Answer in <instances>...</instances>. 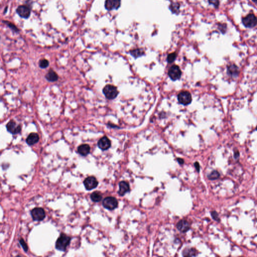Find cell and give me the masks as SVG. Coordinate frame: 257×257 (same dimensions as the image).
<instances>
[{"mask_svg":"<svg viewBox=\"0 0 257 257\" xmlns=\"http://www.w3.org/2000/svg\"><path fill=\"white\" fill-rule=\"evenodd\" d=\"M70 241L71 238L70 237L66 235L65 234L62 233L56 242V249L60 251H65L67 247L69 245Z\"/></svg>","mask_w":257,"mask_h":257,"instance_id":"6da1fadb","label":"cell"},{"mask_svg":"<svg viewBox=\"0 0 257 257\" xmlns=\"http://www.w3.org/2000/svg\"><path fill=\"white\" fill-rule=\"evenodd\" d=\"M102 92L105 95V98L108 99L115 98L118 94L117 88L111 85H105L102 89Z\"/></svg>","mask_w":257,"mask_h":257,"instance_id":"7a4b0ae2","label":"cell"},{"mask_svg":"<svg viewBox=\"0 0 257 257\" xmlns=\"http://www.w3.org/2000/svg\"><path fill=\"white\" fill-rule=\"evenodd\" d=\"M102 205L108 210H114L118 206V202L115 197L109 196L105 197L103 200Z\"/></svg>","mask_w":257,"mask_h":257,"instance_id":"3957f363","label":"cell"},{"mask_svg":"<svg viewBox=\"0 0 257 257\" xmlns=\"http://www.w3.org/2000/svg\"><path fill=\"white\" fill-rule=\"evenodd\" d=\"M243 25L246 28H254L257 25V18L253 14H250L242 19Z\"/></svg>","mask_w":257,"mask_h":257,"instance_id":"277c9868","label":"cell"},{"mask_svg":"<svg viewBox=\"0 0 257 257\" xmlns=\"http://www.w3.org/2000/svg\"><path fill=\"white\" fill-rule=\"evenodd\" d=\"M32 219L34 221H42L45 218V212L42 208H35L31 212Z\"/></svg>","mask_w":257,"mask_h":257,"instance_id":"5b68a950","label":"cell"},{"mask_svg":"<svg viewBox=\"0 0 257 257\" xmlns=\"http://www.w3.org/2000/svg\"><path fill=\"white\" fill-rule=\"evenodd\" d=\"M178 102L183 105H187L192 102V98L190 92L187 91H183L180 92L178 95Z\"/></svg>","mask_w":257,"mask_h":257,"instance_id":"8992f818","label":"cell"},{"mask_svg":"<svg viewBox=\"0 0 257 257\" xmlns=\"http://www.w3.org/2000/svg\"><path fill=\"white\" fill-rule=\"evenodd\" d=\"M85 188L87 190H91L98 186V182L94 176L88 177L83 181Z\"/></svg>","mask_w":257,"mask_h":257,"instance_id":"52a82bcc","label":"cell"},{"mask_svg":"<svg viewBox=\"0 0 257 257\" xmlns=\"http://www.w3.org/2000/svg\"><path fill=\"white\" fill-rule=\"evenodd\" d=\"M181 71L177 65H173L168 71V75L172 80L179 79L181 76Z\"/></svg>","mask_w":257,"mask_h":257,"instance_id":"ba28073f","label":"cell"},{"mask_svg":"<svg viewBox=\"0 0 257 257\" xmlns=\"http://www.w3.org/2000/svg\"><path fill=\"white\" fill-rule=\"evenodd\" d=\"M16 13L20 17L28 19L31 14V10L27 6L21 5L16 9Z\"/></svg>","mask_w":257,"mask_h":257,"instance_id":"9c48e42d","label":"cell"},{"mask_svg":"<svg viewBox=\"0 0 257 257\" xmlns=\"http://www.w3.org/2000/svg\"><path fill=\"white\" fill-rule=\"evenodd\" d=\"M6 128L8 131L13 135L17 134L20 133L21 127L20 125L16 124L13 120H11L6 125Z\"/></svg>","mask_w":257,"mask_h":257,"instance_id":"30bf717a","label":"cell"},{"mask_svg":"<svg viewBox=\"0 0 257 257\" xmlns=\"http://www.w3.org/2000/svg\"><path fill=\"white\" fill-rule=\"evenodd\" d=\"M121 6V0H106L105 2V9L107 10H117Z\"/></svg>","mask_w":257,"mask_h":257,"instance_id":"8fae6325","label":"cell"},{"mask_svg":"<svg viewBox=\"0 0 257 257\" xmlns=\"http://www.w3.org/2000/svg\"><path fill=\"white\" fill-rule=\"evenodd\" d=\"M98 146L101 150H107L111 147V142L108 138L106 136H104L98 141Z\"/></svg>","mask_w":257,"mask_h":257,"instance_id":"7c38bea8","label":"cell"},{"mask_svg":"<svg viewBox=\"0 0 257 257\" xmlns=\"http://www.w3.org/2000/svg\"><path fill=\"white\" fill-rule=\"evenodd\" d=\"M130 191V186L126 181H121L119 183V190L118 194L120 196H124L126 193Z\"/></svg>","mask_w":257,"mask_h":257,"instance_id":"4fadbf2b","label":"cell"},{"mask_svg":"<svg viewBox=\"0 0 257 257\" xmlns=\"http://www.w3.org/2000/svg\"><path fill=\"white\" fill-rule=\"evenodd\" d=\"M177 228L182 232H186L190 229V225L186 220H181L177 224Z\"/></svg>","mask_w":257,"mask_h":257,"instance_id":"5bb4252c","label":"cell"},{"mask_svg":"<svg viewBox=\"0 0 257 257\" xmlns=\"http://www.w3.org/2000/svg\"><path fill=\"white\" fill-rule=\"evenodd\" d=\"M39 140V135L37 133H32L29 135V136L27 138L26 141L27 144L31 146L37 143Z\"/></svg>","mask_w":257,"mask_h":257,"instance_id":"9a60e30c","label":"cell"},{"mask_svg":"<svg viewBox=\"0 0 257 257\" xmlns=\"http://www.w3.org/2000/svg\"><path fill=\"white\" fill-rule=\"evenodd\" d=\"M227 73L232 78H237L239 73L238 67L235 64L229 65L227 69Z\"/></svg>","mask_w":257,"mask_h":257,"instance_id":"2e32d148","label":"cell"},{"mask_svg":"<svg viewBox=\"0 0 257 257\" xmlns=\"http://www.w3.org/2000/svg\"><path fill=\"white\" fill-rule=\"evenodd\" d=\"M91 147L88 144H82L78 147V152L82 156H86L89 153Z\"/></svg>","mask_w":257,"mask_h":257,"instance_id":"e0dca14e","label":"cell"},{"mask_svg":"<svg viewBox=\"0 0 257 257\" xmlns=\"http://www.w3.org/2000/svg\"><path fill=\"white\" fill-rule=\"evenodd\" d=\"M46 79L50 82H54L58 79V76L57 73L53 70H50L45 75Z\"/></svg>","mask_w":257,"mask_h":257,"instance_id":"ac0fdd59","label":"cell"},{"mask_svg":"<svg viewBox=\"0 0 257 257\" xmlns=\"http://www.w3.org/2000/svg\"><path fill=\"white\" fill-rule=\"evenodd\" d=\"M91 199L93 202H98L102 199V195L99 192H95L91 194Z\"/></svg>","mask_w":257,"mask_h":257,"instance_id":"d6986e66","label":"cell"},{"mask_svg":"<svg viewBox=\"0 0 257 257\" xmlns=\"http://www.w3.org/2000/svg\"><path fill=\"white\" fill-rule=\"evenodd\" d=\"M183 255L184 256H196L197 254L196 251L193 249H187L184 250L183 252Z\"/></svg>","mask_w":257,"mask_h":257,"instance_id":"ffe728a7","label":"cell"},{"mask_svg":"<svg viewBox=\"0 0 257 257\" xmlns=\"http://www.w3.org/2000/svg\"><path fill=\"white\" fill-rule=\"evenodd\" d=\"M219 177H220V174L216 170H213L208 175V178L211 180L218 179Z\"/></svg>","mask_w":257,"mask_h":257,"instance_id":"44dd1931","label":"cell"},{"mask_svg":"<svg viewBox=\"0 0 257 257\" xmlns=\"http://www.w3.org/2000/svg\"><path fill=\"white\" fill-rule=\"evenodd\" d=\"M2 22L4 23L5 24H6V25H7L9 27V28H10L12 30V31H14V32H17V33L19 32V30L18 29V28L11 22L5 20L2 21Z\"/></svg>","mask_w":257,"mask_h":257,"instance_id":"7402d4cb","label":"cell"},{"mask_svg":"<svg viewBox=\"0 0 257 257\" xmlns=\"http://www.w3.org/2000/svg\"><path fill=\"white\" fill-rule=\"evenodd\" d=\"M49 62L45 59H43L40 60L39 63V67L43 69L47 68L49 65Z\"/></svg>","mask_w":257,"mask_h":257,"instance_id":"603a6c76","label":"cell"},{"mask_svg":"<svg viewBox=\"0 0 257 257\" xmlns=\"http://www.w3.org/2000/svg\"><path fill=\"white\" fill-rule=\"evenodd\" d=\"M131 53L132 55L133 56H134V57H138L143 55V51H142V50L137 49L133 50H132V51L131 52Z\"/></svg>","mask_w":257,"mask_h":257,"instance_id":"cb8c5ba5","label":"cell"},{"mask_svg":"<svg viewBox=\"0 0 257 257\" xmlns=\"http://www.w3.org/2000/svg\"><path fill=\"white\" fill-rule=\"evenodd\" d=\"M177 54L176 53H172L169 54L167 57V61L169 63H172L174 62L176 58Z\"/></svg>","mask_w":257,"mask_h":257,"instance_id":"d4e9b609","label":"cell"},{"mask_svg":"<svg viewBox=\"0 0 257 257\" xmlns=\"http://www.w3.org/2000/svg\"><path fill=\"white\" fill-rule=\"evenodd\" d=\"M218 29L222 34H225L227 29V25L226 24H219L218 25Z\"/></svg>","mask_w":257,"mask_h":257,"instance_id":"484cf974","label":"cell"},{"mask_svg":"<svg viewBox=\"0 0 257 257\" xmlns=\"http://www.w3.org/2000/svg\"><path fill=\"white\" fill-rule=\"evenodd\" d=\"M211 215H212V218L215 221L219 222H220V219H219V214L217 212L215 211H213L211 212Z\"/></svg>","mask_w":257,"mask_h":257,"instance_id":"4316f807","label":"cell"},{"mask_svg":"<svg viewBox=\"0 0 257 257\" xmlns=\"http://www.w3.org/2000/svg\"><path fill=\"white\" fill-rule=\"evenodd\" d=\"M19 242L21 244V245H22V248L23 249V250H24V251L26 252L28 251V246H27L26 243L25 242V241H24L23 239H21L20 240H19Z\"/></svg>","mask_w":257,"mask_h":257,"instance_id":"83f0119b","label":"cell"},{"mask_svg":"<svg viewBox=\"0 0 257 257\" xmlns=\"http://www.w3.org/2000/svg\"><path fill=\"white\" fill-rule=\"evenodd\" d=\"M208 1L210 4L213 5L216 8L219 7V0H208Z\"/></svg>","mask_w":257,"mask_h":257,"instance_id":"f1b7e54d","label":"cell"},{"mask_svg":"<svg viewBox=\"0 0 257 257\" xmlns=\"http://www.w3.org/2000/svg\"><path fill=\"white\" fill-rule=\"evenodd\" d=\"M194 166L195 167L196 169L197 170V172H199V171H200V166H199V163L197 162H195L194 163Z\"/></svg>","mask_w":257,"mask_h":257,"instance_id":"f546056e","label":"cell"},{"mask_svg":"<svg viewBox=\"0 0 257 257\" xmlns=\"http://www.w3.org/2000/svg\"><path fill=\"white\" fill-rule=\"evenodd\" d=\"M239 157H240V153L237 150V151H235L234 153V157L235 159H237L238 158H239Z\"/></svg>","mask_w":257,"mask_h":257,"instance_id":"4dcf8cb0","label":"cell"},{"mask_svg":"<svg viewBox=\"0 0 257 257\" xmlns=\"http://www.w3.org/2000/svg\"><path fill=\"white\" fill-rule=\"evenodd\" d=\"M177 161H178V163H179L180 164H182L184 163V160H183L182 159H181V158H178V159H177Z\"/></svg>","mask_w":257,"mask_h":257,"instance_id":"1f68e13d","label":"cell"},{"mask_svg":"<svg viewBox=\"0 0 257 257\" xmlns=\"http://www.w3.org/2000/svg\"><path fill=\"white\" fill-rule=\"evenodd\" d=\"M7 9H8L7 7H6V8H5V10L4 11L5 13H6V12H7Z\"/></svg>","mask_w":257,"mask_h":257,"instance_id":"d6a6232c","label":"cell"},{"mask_svg":"<svg viewBox=\"0 0 257 257\" xmlns=\"http://www.w3.org/2000/svg\"><path fill=\"white\" fill-rule=\"evenodd\" d=\"M252 1H253L254 2V3H256V4H257V0H252Z\"/></svg>","mask_w":257,"mask_h":257,"instance_id":"836d02e7","label":"cell"},{"mask_svg":"<svg viewBox=\"0 0 257 257\" xmlns=\"http://www.w3.org/2000/svg\"><path fill=\"white\" fill-rule=\"evenodd\" d=\"M256 130H257V127H256Z\"/></svg>","mask_w":257,"mask_h":257,"instance_id":"e575fe53","label":"cell"}]
</instances>
